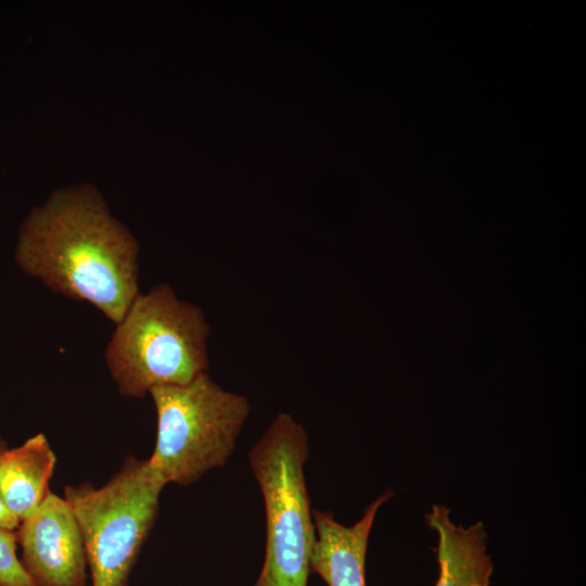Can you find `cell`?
Listing matches in <instances>:
<instances>
[{
    "label": "cell",
    "instance_id": "3957f363",
    "mask_svg": "<svg viewBox=\"0 0 586 586\" xmlns=\"http://www.w3.org/2000/svg\"><path fill=\"white\" fill-rule=\"evenodd\" d=\"M304 426L279 413L249 453L266 514L265 558L253 586H307L315 524L306 486Z\"/></svg>",
    "mask_w": 586,
    "mask_h": 586
},
{
    "label": "cell",
    "instance_id": "9c48e42d",
    "mask_svg": "<svg viewBox=\"0 0 586 586\" xmlns=\"http://www.w3.org/2000/svg\"><path fill=\"white\" fill-rule=\"evenodd\" d=\"M56 457L47 437L39 433L21 446L0 455V497L21 522L49 495Z\"/></svg>",
    "mask_w": 586,
    "mask_h": 586
},
{
    "label": "cell",
    "instance_id": "277c9868",
    "mask_svg": "<svg viewBox=\"0 0 586 586\" xmlns=\"http://www.w3.org/2000/svg\"><path fill=\"white\" fill-rule=\"evenodd\" d=\"M149 395L157 420L149 461L166 484L190 485L226 464L251 411L245 396L222 388L207 372Z\"/></svg>",
    "mask_w": 586,
    "mask_h": 586
},
{
    "label": "cell",
    "instance_id": "6da1fadb",
    "mask_svg": "<svg viewBox=\"0 0 586 586\" xmlns=\"http://www.w3.org/2000/svg\"><path fill=\"white\" fill-rule=\"evenodd\" d=\"M16 257L47 288L93 305L115 324L140 294L138 244L90 186L59 190L36 207Z\"/></svg>",
    "mask_w": 586,
    "mask_h": 586
},
{
    "label": "cell",
    "instance_id": "30bf717a",
    "mask_svg": "<svg viewBox=\"0 0 586 586\" xmlns=\"http://www.w3.org/2000/svg\"><path fill=\"white\" fill-rule=\"evenodd\" d=\"M15 530L0 527V586H37L17 557Z\"/></svg>",
    "mask_w": 586,
    "mask_h": 586
},
{
    "label": "cell",
    "instance_id": "7a4b0ae2",
    "mask_svg": "<svg viewBox=\"0 0 586 586\" xmlns=\"http://www.w3.org/2000/svg\"><path fill=\"white\" fill-rule=\"evenodd\" d=\"M209 333L203 310L179 298L170 285L140 292L105 351L118 392L144 398L155 387L187 384L206 373Z\"/></svg>",
    "mask_w": 586,
    "mask_h": 586
},
{
    "label": "cell",
    "instance_id": "ba28073f",
    "mask_svg": "<svg viewBox=\"0 0 586 586\" xmlns=\"http://www.w3.org/2000/svg\"><path fill=\"white\" fill-rule=\"evenodd\" d=\"M425 521L438 536L440 576L435 586H489L494 568L483 523L456 525L442 505H434Z\"/></svg>",
    "mask_w": 586,
    "mask_h": 586
},
{
    "label": "cell",
    "instance_id": "52a82bcc",
    "mask_svg": "<svg viewBox=\"0 0 586 586\" xmlns=\"http://www.w3.org/2000/svg\"><path fill=\"white\" fill-rule=\"evenodd\" d=\"M393 496L382 493L352 526L337 522L330 511H313L315 542L310 571L328 586H366V555L370 532L380 507Z\"/></svg>",
    "mask_w": 586,
    "mask_h": 586
},
{
    "label": "cell",
    "instance_id": "8992f818",
    "mask_svg": "<svg viewBox=\"0 0 586 586\" xmlns=\"http://www.w3.org/2000/svg\"><path fill=\"white\" fill-rule=\"evenodd\" d=\"M21 562L37 586H87V557L77 520L50 492L16 531Z\"/></svg>",
    "mask_w": 586,
    "mask_h": 586
},
{
    "label": "cell",
    "instance_id": "5b68a950",
    "mask_svg": "<svg viewBox=\"0 0 586 586\" xmlns=\"http://www.w3.org/2000/svg\"><path fill=\"white\" fill-rule=\"evenodd\" d=\"M165 485L149 459L129 456L100 488L90 483L64 488L82 536L92 586H128Z\"/></svg>",
    "mask_w": 586,
    "mask_h": 586
},
{
    "label": "cell",
    "instance_id": "8fae6325",
    "mask_svg": "<svg viewBox=\"0 0 586 586\" xmlns=\"http://www.w3.org/2000/svg\"><path fill=\"white\" fill-rule=\"evenodd\" d=\"M8 448L7 442L0 436V455ZM20 521L7 509L0 497V527L8 530L17 528Z\"/></svg>",
    "mask_w": 586,
    "mask_h": 586
}]
</instances>
